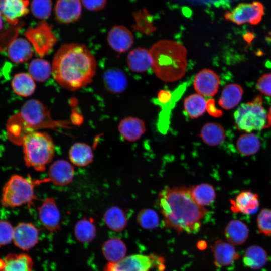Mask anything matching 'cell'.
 <instances>
[{
    "label": "cell",
    "instance_id": "obj_1",
    "mask_svg": "<svg viewBox=\"0 0 271 271\" xmlns=\"http://www.w3.org/2000/svg\"><path fill=\"white\" fill-rule=\"evenodd\" d=\"M157 203L165 226L178 233L198 232L209 212L196 203L184 186L166 187L159 193Z\"/></svg>",
    "mask_w": 271,
    "mask_h": 271
},
{
    "label": "cell",
    "instance_id": "obj_2",
    "mask_svg": "<svg viewBox=\"0 0 271 271\" xmlns=\"http://www.w3.org/2000/svg\"><path fill=\"white\" fill-rule=\"evenodd\" d=\"M51 67L54 79L62 87L76 90L92 81L97 64L86 46L67 43L61 45L55 53Z\"/></svg>",
    "mask_w": 271,
    "mask_h": 271
},
{
    "label": "cell",
    "instance_id": "obj_3",
    "mask_svg": "<svg viewBox=\"0 0 271 271\" xmlns=\"http://www.w3.org/2000/svg\"><path fill=\"white\" fill-rule=\"evenodd\" d=\"M71 122L54 120L50 110L40 101L30 99L22 106L20 111L11 116L6 125L7 133L13 143L21 145L28 133L42 129L71 128Z\"/></svg>",
    "mask_w": 271,
    "mask_h": 271
},
{
    "label": "cell",
    "instance_id": "obj_4",
    "mask_svg": "<svg viewBox=\"0 0 271 271\" xmlns=\"http://www.w3.org/2000/svg\"><path fill=\"white\" fill-rule=\"evenodd\" d=\"M151 68L163 81L173 82L181 79L187 66V50L182 44L173 40H162L149 50Z\"/></svg>",
    "mask_w": 271,
    "mask_h": 271
},
{
    "label": "cell",
    "instance_id": "obj_5",
    "mask_svg": "<svg viewBox=\"0 0 271 271\" xmlns=\"http://www.w3.org/2000/svg\"><path fill=\"white\" fill-rule=\"evenodd\" d=\"M21 145L26 165L38 172L45 171L55 154L53 139L45 132L35 131L28 133L23 138Z\"/></svg>",
    "mask_w": 271,
    "mask_h": 271
},
{
    "label": "cell",
    "instance_id": "obj_6",
    "mask_svg": "<svg viewBox=\"0 0 271 271\" xmlns=\"http://www.w3.org/2000/svg\"><path fill=\"white\" fill-rule=\"evenodd\" d=\"M234 119L236 128L247 133L271 125L268 114L262 106V98L259 95L250 102L242 104L234 112Z\"/></svg>",
    "mask_w": 271,
    "mask_h": 271
},
{
    "label": "cell",
    "instance_id": "obj_7",
    "mask_svg": "<svg viewBox=\"0 0 271 271\" xmlns=\"http://www.w3.org/2000/svg\"><path fill=\"white\" fill-rule=\"evenodd\" d=\"M47 182L32 181L30 178L14 175L7 182L3 188L1 203L6 207H19L31 204L36 199L34 187L36 184Z\"/></svg>",
    "mask_w": 271,
    "mask_h": 271
},
{
    "label": "cell",
    "instance_id": "obj_8",
    "mask_svg": "<svg viewBox=\"0 0 271 271\" xmlns=\"http://www.w3.org/2000/svg\"><path fill=\"white\" fill-rule=\"evenodd\" d=\"M162 257L154 254H132L116 262H108L103 271H150L154 267L163 266Z\"/></svg>",
    "mask_w": 271,
    "mask_h": 271
},
{
    "label": "cell",
    "instance_id": "obj_9",
    "mask_svg": "<svg viewBox=\"0 0 271 271\" xmlns=\"http://www.w3.org/2000/svg\"><path fill=\"white\" fill-rule=\"evenodd\" d=\"M25 35L40 57L48 54L58 41L52 27L45 21L27 29Z\"/></svg>",
    "mask_w": 271,
    "mask_h": 271
},
{
    "label": "cell",
    "instance_id": "obj_10",
    "mask_svg": "<svg viewBox=\"0 0 271 271\" xmlns=\"http://www.w3.org/2000/svg\"><path fill=\"white\" fill-rule=\"evenodd\" d=\"M264 9L262 3L254 1L250 3H240L231 11L224 14L225 18L237 25L249 23L256 25L262 20Z\"/></svg>",
    "mask_w": 271,
    "mask_h": 271
},
{
    "label": "cell",
    "instance_id": "obj_11",
    "mask_svg": "<svg viewBox=\"0 0 271 271\" xmlns=\"http://www.w3.org/2000/svg\"><path fill=\"white\" fill-rule=\"evenodd\" d=\"M40 221L50 232L55 233L60 229L61 214L54 198H46L38 207Z\"/></svg>",
    "mask_w": 271,
    "mask_h": 271
},
{
    "label": "cell",
    "instance_id": "obj_12",
    "mask_svg": "<svg viewBox=\"0 0 271 271\" xmlns=\"http://www.w3.org/2000/svg\"><path fill=\"white\" fill-rule=\"evenodd\" d=\"M39 238L38 229L31 223L22 222L14 228V244L23 250H29L36 246Z\"/></svg>",
    "mask_w": 271,
    "mask_h": 271
},
{
    "label": "cell",
    "instance_id": "obj_13",
    "mask_svg": "<svg viewBox=\"0 0 271 271\" xmlns=\"http://www.w3.org/2000/svg\"><path fill=\"white\" fill-rule=\"evenodd\" d=\"M219 84V76L209 69L200 71L193 81L194 87L198 94L207 97L213 96L217 93Z\"/></svg>",
    "mask_w": 271,
    "mask_h": 271
},
{
    "label": "cell",
    "instance_id": "obj_14",
    "mask_svg": "<svg viewBox=\"0 0 271 271\" xmlns=\"http://www.w3.org/2000/svg\"><path fill=\"white\" fill-rule=\"evenodd\" d=\"M81 0H57L55 7L57 21L64 24L77 21L81 17Z\"/></svg>",
    "mask_w": 271,
    "mask_h": 271
},
{
    "label": "cell",
    "instance_id": "obj_15",
    "mask_svg": "<svg viewBox=\"0 0 271 271\" xmlns=\"http://www.w3.org/2000/svg\"><path fill=\"white\" fill-rule=\"evenodd\" d=\"M28 0H0V14L10 25L16 26L20 18L29 13Z\"/></svg>",
    "mask_w": 271,
    "mask_h": 271
},
{
    "label": "cell",
    "instance_id": "obj_16",
    "mask_svg": "<svg viewBox=\"0 0 271 271\" xmlns=\"http://www.w3.org/2000/svg\"><path fill=\"white\" fill-rule=\"evenodd\" d=\"M109 46L115 51L124 53L129 50L133 43L131 32L122 25L113 26L109 31L107 37Z\"/></svg>",
    "mask_w": 271,
    "mask_h": 271
},
{
    "label": "cell",
    "instance_id": "obj_17",
    "mask_svg": "<svg viewBox=\"0 0 271 271\" xmlns=\"http://www.w3.org/2000/svg\"><path fill=\"white\" fill-rule=\"evenodd\" d=\"M230 209L235 213L250 215L255 213L259 206L257 194L250 190L240 192L234 199H230Z\"/></svg>",
    "mask_w": 271,
    "mask_h": 271
},
{
    "label": "cell",
    "instance_id": "obj_18",
    "mask_svg": "<svg viewBox=\"0 0 271 271\" xmlns=\"http://www.w3.org/2000/svg\"><path fill=\"white\" fill-rule=\"evenodd\" d=\"M49 181L56 185L63 186L70 183L74 176L72 165L65 160L60 159L54 162L48 170Z\"/></svg>",
    "mask_w": 271,
    "mask_h": 271
},
{
    "label": "cell",
    "instance_id": "obj_19",
    "mask_svg": "<svg viewBox=\"0 0 271 271\" xmlns=\"http://www.w3.org/2000/svg\"><path fill=\"white\" fill-rule=\"evenodd\" d=\"M211 248L213 252L214 263L218 267L230 265L239 257L232 244L221 239L217 240Z\"/></svg>",
    "mask_w": 271,
    "mask_h": 271
},
{
    "label": "cell",
    "instance_id": "obj_20",
    "mask_svg": "<svg viewBox=\"0 0 271 271\" xmlns=\"http://www.w3.org/2000/svg\"><path fill=\"white\" fill-rule=\"evenodd\" d=\"M118 129L123 139L130 142L139 140L146 131L144 121L132 116L122 119L118 124Z\"/></svg>",
    "mask_w": 271,
    "mask_h": 271
},
{
    "label": "cell",
    "instance_id": "obj_21",
    "mask_svg": "<svg viewBox=\"0 0 271 271\" xmlns=\"http://www.w3.org/2000/svg\"><path fill=\"white\" fill-rule=\"evenodd\" d=\"M33 261L28 254L10 253L0 259V271H33Z\"/></svg>",
    "mask_w": 271,
    "mask_h": 271
},
{
    "label": "cell",
    "instance_id": "obj_22",
    "mask_svg": "<svg viewBox=\"0 0 271 271\" xmlns=\"http://www.w3.org/2000/svg\"><path fill=\"white\" fill-rule=\"evenodd\" d=\"M7 50L10 59L18 64L27 61L33 54L31 44L23 38H15L9 44Z\"/></svg>",
    "mask_w": 271,
    "mask_h": 271
},
{
    "label": "cell",
    "instance_id": "obj_23",
    "mask_svg": "<svg viewBox=\"0 0 271 271\" xmlns=\"http://www.w3.org/2000/svg\"><path fill=\"white\" fill-rule=\"evenodd\" d=\"M129 69L136 73H142L152 67V58L149 50L138 47L131 50L127 56Z\"/></svg>",
    "mask_w": 271,
    "mask_h": 271
},
{
    "label": "cell",
    "instance_id": "obj_24",
    "mask_svg": "<svg viewBox=\"0 0 271 271\" xmlns=\"http://www.w3.org/2000/svg\"><path fill=\"white\" fill-rule=\"evenodd\" d=\"M103 80L106 89L113 94L123 92L127 86V79L125 74L118 69L107 70L103 75Z\"/></svg>",
    "mask_w": 271,
    "mask_h": 271
},
{
    "label": "cell",
    "instance_id": "obj_25",
    "mask_svg": "<svg viewBox=\"0 0 271 271\" xmlns=\"http://www.w3.org/2000/svg\"><path fill=\"white\" fill-rule=\"evenodd\" d=\"M69 158L73 165L80 167H85L93 160V150L88 144L77 142L70 147Z\"/></svg>",
    "mask_w": 271,
    "mask_h": 271
},
{
    "label": "cell",
    "instance_id": "obj_26",
    "mask_svg": "<svg viewBox=\"0 0 271 271\" xmlns=\"http://www.w3.org/2000/svg\"><path fill=\"white\" fill-rule=\"evenodd\" d=\"M199 137L203 142L209 146H217L225 140L226 134L223 127L216 122H208L201 128Z\"/></svg>",
    "mask_w": 271,
    "mask_h": 271
},
{
    "label": "cell",
    "instance_id": "obj_27",
    "mask_svg": "<svg viewBox=\"0 0 271 271\" xmlns=\"http://www.w3.org/2000/svg\"><path fill=\"white\" fill-rule=\"evenodd\" d=\"M224 234L228 242L233 245L244 243L248 238L249 229L247 226L240 220L234 219L227 224Z\"/></svg>",
    "mask_w": 271,
    "mask_h": 271
},
{
    "label": "cell",
    "instance_id": "obj_28",
    "mask_svg": "<svg viewBox=\"0 0 271 271\" xmlns=\"http://www.w3.org/2000/svg\"><path fill=\"white\" fill-rule=\"evenodd\" d=\"M101 250L103 256L108 262H116L125 257L127 248L122 240L112 238L103 243Z\"/></svg>",
    "mask_w": 271,
    "mask_h": 271
},
{
    "label": "cell",
    "instance_id": "obj_29",
    "mask_svg": "<svg viewBox=\"0 0 271 271\" xmlns=\"http://www.w3.org/2000/svg\"><path fill=\"white\" fill-rule=\"evenodd\" d=\"M103 218L107 227L116 232L123 230L128 222L127 215L124 210L115 206L107 209L104 212Z\"/></svg>",
    "mask_w": 271,
    "mask_h": 271
},
{
    "label": "cell",
    "instance_id": "obj_30",
    "mask_svg": "<svg viewBox=\"0 0 271 271\" xmlns=\"http://www.w3.org/2000/svg\"><path fill=\"white\" fill-rule=\"evenodd\" d=\"M74 232L76 240L80 243L92 241L97 234L93 219L91 217H84L78 220L75 225Z\"/></svg>",
    "mask_w": 271,
    "mask_h": 271
},
{
    "label": "cell",
    "instance_id": "obj_31",
    "mask_svg": "<svg viewBox=\"0 0 271 271\" xmlns=\"http://www.w3.org/2000/svg\"><path fill=\"white\" fill-rule=\"evenodd\" d=\"M243 90L242 87L237 84H230L223 89L218 103L225 110L232 109L237 106L241 100Z\"/></svg>",
    "mask_w": 271,
    "mask_h": 271
},
{
    "label": "cell",
    "instance_id": "obj_32",
    "mask_svg": "<svg viewBox=\"0 0 271 271\" xmlns=\"http://www.w3.org/2000/svg\"><path fill=\"white\" fill-rule=\"evenodd\" d=\"M189 189L194 200L202 207L211 204L216 198L215 188L209 183H201Z\"/></svg>",
    "mask_w": 271,
    "mask_h": 271
},
{
    "label": "cell",
    "instance_id": "obj_33",
    "mask_svg": "<svg viewBox=\"0 0 271 271\" xmlns=\"http://www.w3.org/2000/svg\"><path fill=\"white\" fill-rule=\"evenodd\" d=\"M267 259V253L263 248L257 245H252L246 249L243 261L247 267L258 269L265 265Z\"/></svg>",
    "mask_w": 271,
    "mask_h": 271
},
{
    "label": "cell",
    "instance_id": "obj_34",
    "mask_svg": "<svg viewBox=\"0 0 271 271\" xmlns=\"http://www.w3.org/2000/svg\"><path fill=\"white\" fill-rule=\"evenodd\" d=\"M11 85L14 92L23 97L31 95L36 88L34 79L30 74L26 73L16 74L12 80Z\"/></svg>",
    "mask_w": 271,
    "mask_h": 271
},
{
    "label": "cell",
    "instance_id": "obj_35",
    "mask_svg": "<svg viewBox=\"0 0 271 271\" xmlns=\"http://www.w3.org/2000/svg\"><path fill=\"white\" fill-rule=\"evenodd\" d=\"M184 108L189 118H198L206 110V101L202 95L198 93L193 94L185 99Z\"/></svg>",
    "mask_w": 271,
    "mask_h": 271
},
{
    "label": "cell",
    "instance_id": "obj_36",
    "mask_svg": "<svg viewBox=\"0 0 271 271\" xmlns=\"http://www.w3.org/2000/svg\"><path fill=\"white\" fill-rule=\"evenodd\" d=\"M236 145L240 154L248 156L254 155L259 151L260 142L255 134L246 133L241 135L238 138Z\"/></svg>",
    "mask_w": 271,
    "mask_h": 271
},
{
    "label": "cell",
    "instance_id": "obj_37",
    "mask_svg": "<svg viewBox=\"0 0 271 271\" xmlns=\"http://www.w3.org/2000/svg\"><path fill=\"white\" fill-rule=\"evenodd\" d=\"M28 70L30 75L34 80L43 82L49 78L52 73V67L47 61L37 58L30 62Z\"/></svg>",
    "mask_w": 271,
    "mask_h": 271
},
{
    "label": "cell",
    "instance_id": "obj_38",
    "mask_svg": "<svg viewBox=\"0 0 271 271\" xmlns=\"http://www.w3.org/2000/svg\"><path fill=\"white\" fill-rule=\"evenodd\" d=\"M133 17L136 22L133 26L134 30L146 34H149L155 30L152 16L146 9L134 12Z\"/></svg>",
    "mask_w": 271,
    "mask_h": 271
},
{
    "label": "cell",
    "instance_id": "obj_39",
    "mask_svg": "<svg viewBox=\"0 0 271 271\" xmlns=\"http://www.w3.org/2000/svg\"><path fill=\"white\" fill-rule=\"evenodd\" d=\"M137 221L139 225L145 229H153L159 224V217L156 211L150 208H144L137 214Z\"/></svg>",
    "mask_w": 271,
    "mask_h": 271
},
{
    "label": "cell",
    "instance_id": "obj_40",
    "mask_svg": "<svg viewBox=\"0 0 271 271\" xmlns=\"http://www.w3.org/2000/svg\"><path fill=\"white\" fill-rule=\"evenodd\" d=\"M52 6L51 0H33L31 9L35 17L44 20L50 16Z\"/></svg>",
    "mask_w": 271,
    "mask_h": 271
},
{
    "label": "cell",
    "instance_id": "obj_41",
    "mask_svg": "<svg viewBox=\"0 0 271 271\" xmlns=\"http://www.w3.org/2000/svg\"><path fill=\"white\" fill-rule=\"evenodd\" d=\"M256 222L260 233L266 236L271 235V209H262L257 217Z\"/></svg>",
    "mask_w": 271,
    "mask_h": 271
},
{
    "label": "cell",
    "instance_id": "obj_42",
    "mask_svg": "<svg viewBox=\"0 0 271 271\" xmlns=\"http://www.w3.org/2000/svg\"><path fill=\"white\" fill-rule=\"evenodd\" d=\"M13 226L7 221H0V247L10 243L13 239Z\"/></svg>",
    "mask_w": 271,
    "mask_h": 271
},
{
    "label": "cell",
    "instance_id": "obj_43",
    "mask_svg": "<svg viewBox=\"0 0 271 271\" xmlns=\"http://www.w3.org/2000/svg\"><path fill=\"white\" fill-rule=\"evenodd\" d=\"M257 88L262 94L271 97V73L265 74L259 78Z\"/></svg>",
    "mask_w": 271,
    "mask_h": 271
},
{
    "label": "cell",
    "instance_id": "obj_44",
    "mask_svg": "<svg viewBox=\"0 0 271 271\" xmlns=\"http://www.w3.org/2000/svg\"><path fill=\"white\" fill-rule=\"evenodd\" d=\"M84 7L91 11L103 9L106 6L107 0H81Z\"/></svg>",
    "mask_w": 271,
    "mask_h": 271
},
{
    "label": "cell",
    "instance_id": "obj_45",
    "mask_svg": "<svg viewBox=\"0 0 271 271\" xmlns=\"http://www.w3.org/2000/svg\"><path fill=\"white\" fill-rule=\"evenodd\" d=\"M206 110L210 115L215 117H219L223 114L221 110L217 108L215 102L213 99H209L206 101Z\"/></svg>",
    "mask_w": 271,
    "mask_h": 271
},
{
    "label": "cell",
    "instance_id": "obj_46",
    "mask_svg": "<svg viewBox=\"0 0 271 271\" xmlns=\"http://www.w3.org/2000/svg\"><path fill=\"white\" fill-rule=\"evenodd\" d=\"M268 117H269V121H270V123L271 124V107L270 108V109H269V113H268Z\"/></svg>",
    "mask_w": 271,
    "mask_h": 271
},
{
    "label": "cell",
    "instance_id": "obj_47",
    "mask_svg": "<svg viewBox=\"0 0 271 271\" xmlns=\"http://www.w3.org/2000/svg\"><path fill=\"white\" fill-rule=\"evenodd\" d=\"M269 35L270 38V39H271V32L269 34Z\"/></svg>",
    "mask_w": 271,
    "mask_h": 271
}]
</instances>
